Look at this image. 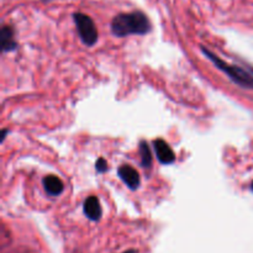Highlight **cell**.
<instances>
[{"mask_svg":"<svg viewBox=\"0 0 253 253\" xmlns=\"http://www.w3.org/2000/svg\"><path fill=\"white\" fill-rule=\"evenodd\" d=\"M111 31L115 36L146 35L151 31V22L142 11L124 12L116 15L111 21Z\"/></svg>","mask_w":253,"mask_h":253,"instance_id":"1","label":"cell"},{"mask_svg":"<svg viewBox=\"0 0 253 253\" xmlns=\"http://www.w3.org/2000/svg\"><path fill=\"white\" fill-rule=\"evenodd\" d=\"M202 51L220 71L224 72L225 74H227L230 79L234 82L237 85L242 86V88L246 89H253V74L251 72L246 71L242 67L234 66V64H229L225 61H222L221 58L214 54L212 52H210L209 49H207L205 47H202Z\"/></svg>","mask_w":253,"mask_h":253,"instance_id":"2","label":"cell"},{"mask_svg":"<svg viewBox=\"0 0 253 253\" xmlns=\"http://www.w3.org/2000/svg\"><path fill=\"white\" fill-rule=\"evenodd\" d=\"M73 19L82 42L86 46L95 44L98 41V30H96L93 19L82 12H76L73 15Z\"/></svg>","mask_w":253,"mask_h":253,"instance_id":"3","label":"cell"},{"mask_svg":"<svg viewBox=\"0 0 253 253\" xmlns=\"http://www.w3.org/2000/svg\"><path fill=\"white\" fill-rule=\"evenodd\" d=\"M153 147H155V152L158 161L162 165H172L175 161V155L172 147L165 140H161V138L155 140L153 141Z\"/></svg>","mask_w":253,"mask_h":253,"instance_id":"4","label":"cell"},{"mask_svg":"<svg viewBox=\"0 0 253 253\" xmlns=\"http://www.w3.org/2000/svg\"><path fill=\"white\" fill-rule=\"evenodd\" d=\"M118 174L120 177V179L130 188L131 190L137 189L138 185H140L141 179L140 174H138L137 170L132 167V166L124 165L121 166L118 169Z\"/></svg>","mask_w":253,"mask_h":253,"instance_id":"5","label":"cell"},{"mask_svg":"<svg viewBox=\"0 0 253 253\" xmlns=\"http://www.w3.org/2000/svg\"><path fill=\"white\" fill-rule=\"evenodd\" d=\"M83 211L84 215L89 220H91V221H98L101 217V207L98 198L94 197V195L86 198L83 204Z\"/></svg>","mask_w":253,"mask_h":253,"instance_id":"6","label":"cell"},{"mask_svg":"<svg viewBox=\"0 0 253 253\" xmlns=\"http://www.w3.org/2000/svg\"><path fill=\"white\" fill-rule=\"evenodd\" d=\"M0 41H1L2 52L14 51L16 48L17 43L14 39V30L11 26L4 25L0 31Z\"/></svg>","mask_w":253,"mask_h":253,"instance_id":"7","label":"cell"},{"mask_svg":"<svg viewBox=\"0 0 253 253\" xmlns=\"http://www.w3.org/2000/svg\"><path fill=\"white\" fill-rule=\"evenodd\" d=\"M42 184H43V188L47 194L53 195V197L62 194L64 189L63 182L58 177H56V175H47V177H44L43 180H42Z\"/></svg>","mask_w":253,"mask_h":253,"instance_id":"8","label":"cell"},{"mask_svg":"<svg viewBox=\"0 0 253 253\" xmlns=\"http://www.w3.org/2000/svg\"><path fill=\"white\" fill-rule=\"evenodd\" d=\"M140 156L142 167L150 168L152 166V153H151V150L146 141H141L140 142Z\"/></svg>","mask_w":253,"mask_h":253,"instance_id":"9","label":"cell"},{"mask_svg":"<svg viewBox=\"0 0 253 253\" xmlns=\"http://www.w3.org/2000/svg\"><path fill=\"white\" fill-rule=\"evenodd\" d=\"M95 168L99 173H105L108 170V163L104 158H99L95 163Z\"/></svg>","mask_w":253,"mask_h":253,"instance_id":"10","label":"cell"},{"mask_svg":"<svg viewBox=\"0 0 253 253\" xmlns=\"http://www.w3.org/2000/svg\"><path fill=\"white\" fill-rule=\"evenodd\" d=\"M6 133H7V130H4V131H2V133H1V136H2V137H1V141H4V140H5V137H6Z\"/></svg>","mask_w":253,"mask_h":253,"instance_id":"11","label":"cell"},{"mask_svg":"<svg viewBox=\"0 0 253 253\" xmlns=\"http://www.w3.org/2000/svg\"><path fill=\"white\" fill-rule=\"evenodd\" d=\"M124 253H137L135 251V250H128V251H126V252H124Z\"/></svg>","mask_w":253,"mask_h":253,"instance_id":"12","label":"cell"},{"mask_svg":"<svg viewBox=\"0 0 253 253\" xmlns=\"http://www.w3.org/2000/svg\"><path fill=\"white\" fill-rule=\"evenodd\" d=\"M251 190H252V193H253V182L251 183Z\"/></svg>","mask_w":253,"mask_h":253,"instance_id":"13","label":"cell"}]
</instances>
